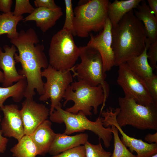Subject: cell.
Here are the masks:
<instances>
[{
	"label": "cell",
	"instance_id": "1",
	"mask_svg": "<svg viewBox=\"0 0 157 157\" xmlns=\"http://www.w3.org/2000/svg\"><path fill=\"white\" fill-rule=\"evenodd\" d=\"M112 33L115 66L140 55L145 49L147 38L144 26L135 16L133 10L112 27Z\"/></svg>",
	"mask_w": 157,
	"mask_h": 157
},
{
	"label": "cell",
	"instance_id": "2",
	"mask_svg": "<svg viewBox=\"0 0 157 157\" xmlns=\"http://www.w3.org/2000/svg\"><path fill=\"white\" fill-rule=\"evenodd\" d=\"M49 115L51 121L64 123L66 128L64 133L69 135L85 130L90 131L97 135L99 140H102L106 148L110 146L113 137L110 126L105 127L102 122L103 118L100 116L95 121H91L81 111L73 114L64 110L61 104L55 107Z\"/></svg>",
	"mask_w": 157,
	"mask_h": 157
},
{
	"label": "cell",
	"instance_id": "3",
	"mask_svg": "<svg viewBox=\"0 0 157 157\" xmlns=\"http://www.w3.org/2000/svg\"><path fill=\"white\" fill-rule=\"evenodd\" d=\"M63 98L65 100L64 106L69 101L74 103L72 106L67 108L66 110L73 114H77L81 111L86 116L92 115L91 111L92 108L94 114H97L99 106L102 105L101 112L106 102L101 85L92 86L83 81L78 80L72 82L69 86Z\"/></svg>",
	"mask_w": 157,
	"mask_h": 157
},
{
	"label": "cell",
	"instance_id": "4",
	"mask_svg": "<svg viewBox=\"0 0 157 157\" xmlns=\"http://www.w3.org/2000/svg\"><path fill=\"white\" fill-rule=\"evenodd\" d=\"M108 0H90L74 10V36L88 37L92 31H102L108 18Z\"/></svg>",
	"mask_w": 157,
	"mask_h": 157
},
{
	"label": "cell",
	"instance_id": "5",
	"mask_svg": "<svg viewBox=\"0 0 157 157\" xmlns=\"http://www.w3.org/2000/svg\"><path fill=\"white\" fill-rule=\"evenodd\" d=\"M81 63L75 65L73 77L83 81L91 86L100 85L103 90L106 101L109 94V85L106 81L101 57L95 49L87 45L79 47Z\"/></svg>",
	"mask_w": 157,
	"mask_h": 157
},
{
	"label": "cell",
	"instance_id": "6",
	"mask_svg": "<svg viewBox=\"0 0 157 157\" xmlns=\"http://www.w3.org/2000/svg\"><path fill=\"white\" fill-rule=\"evenodd\" d=\"M118 103L120 110L116 120L120 127L130 125L141 130L157 131V106L141 105L125 96L119 97Z\"/></svg>",
	"mask_w": 157,
	"mask_h": 157
},
{
	"label": "cell",
	"instance_id": "7",
	"mask_svg": "<svg viewBox=\"0 0 157 157\" xmlns=\"http://www.w3.org/2000/svg\"><path fill=\"white\" fill-rule=\"evenodd\" d=\"M70 31L62 28L52 36L49 50V64L58 70L70 69L79 57V49Z\"/></svg>",
	"mask_w": 157,
	"mask_h": 157
},
{
	"label": "cell",
	"instance_id": "8",
	"mask_svg": "<svg viewBox=\"0 0 157 157\" xmlns=\"http://www.w3.org/2000/svg\"><path fill=\"white\" fill-rule=\"evenodd\" d=\"M75 65L72 68L64 71L57 70L49 65L48 67L42 71V77H45L46 82L44 83V93L40 96L39 100L45 101L50 99L51 101L50 114L60 102L69 86L73 82L71 71L74 72Z\"/></svg>",
	"mask_w": 157,
	"mask_h": 157
},
{
	"label": "cell",
	"instance_id": "9",
	"mask_svg": "<svg viewBox=\"0 0 157 157\" xmlns=\"http://www.w3.org/2000/svg\"><path fill=\"white\" fill-rule=\"evenodd\" d=\"M118 66L117 81L122 89L124 96L133 99L141 105L157 106V103L150 94L144 79L133 71L126 63Z\"/></svg>",
	"mask_w": 157,
	"mask_h": 157
},
{
	"label": "cell",
	"instance_id": "10",
	"mask_svg": "<svg viewBox=\"0 0 157 157\" xmlns=\"http://www.w3.org/2000/svg\"><path fill=\"white\" fill-rule=\"evenodd\" d=\"M119 110V107L115 109L109 107L100 113L103 118L104 126L105 127L112 124L115 126L122 135L120 139L122 142L129 148L131 152L135 151L137 157H150L157 154V143H147L141 139L129 136L124 132L117 122V117Z\"/></svg>",
	"mask_w": 157,
	"mask_h": 157
},
{
	"label": "cell",
	"instance_id": "11",
	"mask_svg": "<svg viewBox=\"0 0 157 157\" xmlns=\"http://www.w3.org/2000/svg\"><path fill=\"white\" fill-rule=\"evenodd\" d=\"M112 26L108 18L103 29L96 35L90 34V40L87 45L97 50L101 57L104 70L110 71L115 66L114 53L112 48Z\"/></svg>",
	"mask_w": 157,
	"mask_h": 157
},
{
	"label": "cell",
	"instance_id": "12",
	"mask_svg": "<svg viewBox=\"0 0 157 157\" xmlns=\"http://www.w3.org/2000/svg\"><path fill=\"white\" fill-rule=\"evenodd\" d=\"M20 112L25 135H28L47 120L50 115L49 110L43 104L36 102L33 98H26L22 103Z\"/></svg>",
	"mask_w": 157,
	"mask_h": 157
},
{
	"label": "cell",
	"instance_id": "13",
	"mask_svg": "<svg viewBox=\"0 0 157 157\" xmlns=\"http://www.w3.org/2000/svg\"><path fill=\"white\" fill-rule=\"evenodd\" d=\"M3 114L1 130L6 137H13L19 141L25 135L20 110L17 105H3L1 108Z\"/></svg>",
	"mask_w": 157,
	"mask_h": 157
},
{
	"label": "cell",
	"instance_id": "14",
	"mask_svg": "<svg viewBox=\"0 0 157 157\" xmlns=\"http://www.w3.org/2000/svg\"><path fill=\"white\" fill-rule=\"evenodd\" d=\"M4 52L0 47V68L3 70L4 80L3 87H8L13 85L25 77L17 71L14 56L17 50L15 46L11 47L7 45L3 47Z\"/></svg>",
	"mask_w": 157,
	"mask_h": 157
},
{
	"label": "cell",
	"instance_id": "15",
	"mask_svg": "<svg viewBox=\"0 0 157 157\" xmlns=\"http://www.w3.org/2000/svg\"><path fill=\"white\" fill-rule=\"evenodd\" d=\"M63 15L61 8L60 7L56 9L39 7L35 8L33 13L22 20L24 22L35 21L36 26L44 33L53 27Z\"/></svg>",
	"mask_w": 157,
	"mask_h": 157
},
{
	"label": "cell",
	"instance_id": "16",
	"mask_svg": "<svg viewBox=\"0 0 157 157\" xmlns=\"http://www.w3.org/2000/svg\"><path fill=\"white\" fill-rule=\"evenodd\" d=\"M51 121L45 120L29 136L35 144L38 155L44 156L48 153L56 133L51 128Z\"/></svg>",
	"mask_w": 157,
	"mask_h": 157
},
{
	"label": "cell",
	"instance_id": "17",
	"mask_svg": "<svg viewBox=\"0 0 157 157\" xmlns=\"http://www.w3.org/2000/svg\"><path fill=\"white\" fill-rule=\"evenodd\" d=\"M133 12L136 17L143 24L147 38L150 43L157 40V18L146 1L142 0Z\"/></svg>",
	"mask_w": 157,
	"mask_h": 157
},
{
	"label": "cell",
	"instance_id": "18",
	"mask_svg": "<svg viewBox=\"0 0 157 157\" xmlns=\"http://www.w3.org/2000/svg\"><path fill=\"white\" fill-rule=\"evenodd\" d=\"M88 135L81 133L73 136L63 134L56 133L49 149L48 153L52 156L77 146L84 145L88 141Z\"/></svg>",
	"mask_w": 157,
	"mask_h": 157
},
{
	"label": "cell",
	"instance_id": "19",
	"mask_svg": "<svg viewBox=\"0 0 157 157\" xmlns=\"http://www.w3.org/2000/svg\"><path fill=\"white\" fill-rule=\"evenodd\" d=\"M142 0H115L109 2L108 7V18L113 27L116 26L127 13L136 8Z\"/></svg>",
	"mask_w": 157,
	"mask_h": 157
},
{
	"label": "cell",
	"instance_id": "20",
	"mask_svg": "<svg viewBox=\"0 0 157 157\" xmlns=\"http://www.w3.org/2000/svg\"><path fill=\"white\" fill-rule=\"evenodd\" d=\"M150 44L147 38L146 47L142 53L126 62L133 71L144 79L154 74L153 70L149 63L147 55V50Z\"/></svg>",
	"mask_w": 157,
	"mask_h": 157
},
{
	"label": "cell",
	"instance_id": "21",
	"mask_svg": "<svg viewBox=\"0 0 157 157\" xmlns=\"http://www.w3.org/2000/svg\"><path fill=\"white\" fill-rule=\"evenodd\" d=\"M27 85L26 80L24 78L11 86L0 87V109L9 97H12L15 102H20L24 97Z\"/></svg>",
	"mask_w": 157,
	"mask_h": 157
},
{
	"label": "cell",
	"instance_id": "22",
	"mask_svg": "<svg viewBox=\"0 0 157 157\" xmlns=\"http://www.w3.org/2000/svg\"><path fill=\"white\" fill-rule=\"evenodd\" d=\"M23 18L22 15L15 16L13 12L0 14V35L6 34L10 40L17 37L19 35L17 30V25Z\"/></svg>",
	"mask_w": 157,
	"mask_h": 157
},
{
	"label": "cell",
	"instance_id": "23",
	"mask_svg": "<svg viewBox=\"0 0 157 157\" xmlns=\"http://www.w3.org/2000/svg\"><path fill=\"white\" fill-rule=\"evenodd\" d=\"M14 157H36L37 148L29 135H25L10 149Z\"/></svg>",
	"mask_w": 157,
	"mask_h": 157
},
{
	"label": "cell",
	"instance_id": "24",
	"mask_svg": "<svg viewBox=\"0 0 157 157\" xmlns=\"http://www.w3.org/2000/svg\"><path fill=\"white\" fill-rule=\"evenodd\" d=\"M111 131L114 137V149L110 157H137L133 154L123 144L119 136L118 131L113 125H111Z\"/></svg>",
	"mask_w": 157,
	"mask_h": 157
},
{
	"label": "cell",
	"instance_id": "25",
	"mask_svg": "<svg viewBox=\"0 0 157 157\" xmlns=\"http://www.w3.org/2000/svg\"><path fill=\"white\" fill-rule=\"evenodd\" d=\"M86 151V157H110L111 153L106 151L100 140L97 144H93L87 141L84 145Z\"/></svg>",
	"mask_w": 157,
	"mask_h": 157
},
{
	"label": "cell",
	"instance_id": "26",
	"mask_svg": "<svg viewBox=\"0 0 157 157\" xmlns=\"http://www.w3.org/2000/svg\"><path fill=\"white\" fill-rule=\"evenodd\" d=\"M65 7V18L62 28L71 31L74 36L73 22L74 17V10L71 0L64 1Z\"/></svg>",
	"mask_w": 157,
	"mask_h": 157
},
{
	"label": "cell",
	"instance_id": "27",
	"mask_svg": "<svg viewBox=\"0 0 157 157\" xmlns=\"http://www.w3.org/2000/svg\"><path fill=\"white\" fill-rule=\"evenodd\" d=\"M35 9L29 0H16L14 10L13 13L15 16H19L25 13L30 14Z\"/></svg>",
	"mask_w": 157,
	"mask_h": 157
},
{
	"label": "cell",
	"instance_id": "28",
	"mask_svg": "<svg viewBox=\"0 0 157 157\" xmlns=\"http://www.w3.org/2000/svg\"><path fill=\"white\" fill-rule=\"evenodd\" d=\"M51 157H86L85 147L84 145H79Z\"/></svg>",
	"mask_w": 157,
	"mask_h": 157
},
{
	"label": "cell",
	"instance_id": "29",
	"mask_svg": "<svg viewBox=\"0 0 157 157\" xmlns=\"http://www.w3.org/2000/svg\"><path fill=\"white\" fill-rule=\"evenodd\" d=\"M144 79L151 96L157 103V75L154 74Z\"/></svg>",
	"mask_w": 157,
	"mask_h": 157
},
{
	"label": "cell",
	"instance_id": "30",
	"mask_svg": "<svg viewBox=\"0 0 157 157\" xmlns=\"http://www.w3.org/2000/svg\"><path fill=\"white\" fill-rule=\"evenodd\" d=\"M147 55L149 64L153 70L157 69V40L150 44L147 50Z\"/></svg>",
	"mask_w": 157,
	"mask_h": 157
},
{
	"label": "cell",
	"instance_id": "31",
	"mask_svg": "<svg viewBox=\"0 0 157 157\" xmlns=\"http://www.w3.org/2000/svg\"><path fill=\"white\" fill-rule=\"evenodd\" d=\"M34 3L36 8L43 7L56 9L59 7L56 4L54 0H35Z\"/></svg>",
	"mask_w": 157,
	"mask_h": 157
},
{
	"label": "cell",
	"instance_id": "32",
	"mask_svg": "<svg viewBox=\"0 0 157 157\" xmlns=\"http://www.w3.org/2000/svg\"><path fill=\"white\" fill-rule=\"evenodd\" d=\"M13 3L12 0H0V11L3 13H7L11 12Z\"/></svg>",
	"mask_w": 157,
	"mask_h": 157
},
{
	"label": "cell",
	"instance_id": "33",
	"mask_svg": "<svg viewBox=\"0 0 157 157\" xmlns=\"http://www.w3.org/2000/svg\"><path fill=\"white\" fill-rule=\"evenodd\" d=\"M1 121V117L0 116V122ZM2 132L1 130H0V153H3L5 151L8 141L6 137L2 136Z\"/></svg>",
	"mask_w": 157,
	"mask_h": 157
},
{
	"label": "cell",
	"instance_id": "34",
	"mask_svg": "<svg viewBox=\"0 0 157 157\" xmlns=\"http://www.w3.org/2000/svg\"><path fill=\"white\" fill-rule=\"evenodd\" d=\"M147 2L149 8L157 18V0H148Z\"/></svg>",
	"mask_w": 157,
	"mask_h": 157
},
{
	"label": "cell",
	"instance_id": "35",
	"mask_svg": "<svg viewBox=\"0 0 157 157\" xmlns=\"http://www.w3.org/2000/svg\"><path fill=\"white\" fill-rule=\"evenodd\" d=\"M144 140L149 143H157V132L153 134H147L144 137Z\"/></svg>",
	"mask_w": 157,
	"mask_h": 157
},
{
	"label": "cell",
	"instance_id": "36",
	"mask_svg": "<svg viewBox=\"0 0 157 157\" xmlns=\"http://www.w3.org/2000/svg\"><path fill=\"white\" fill-rule=\"evenodd\" d=\"M4 80V75L2 71L0 70V83H3Z\"/></svg>",
	"mask_w": 157,
	"mask_h": 157
},
{
	"label": "cell",
	"instance_id": "37",
	"mask_svg": "<svg viewBox=\"0 0 157 157\" xmlns=\"http://www.w3.org/2000/svg\"><path fill=\"white\" fill-rule=\"evenodd\" d=\"M150 157H157V154H156L154 155H153V156H152Z\"/></svg>",
	"mask_w": 157,
	"mask_h": 157
}]
</instances>
